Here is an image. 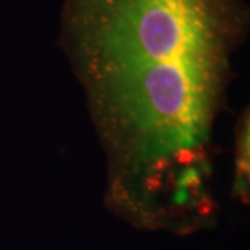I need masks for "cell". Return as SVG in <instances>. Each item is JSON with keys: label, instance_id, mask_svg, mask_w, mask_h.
<instances>
[{"label": "cell", "instance_id": "6da1fadb", "mask_svg": "<svg viewBox=\"0 0 250 250\" xmlns=\"http://www.w3.org/2000/svg\"><path fill=\"white\" fill-rule=\"evenodd\" d=\"M249 32L245 0H62L60 45L108 156L111 211L143 228L213 203L207 146Z\"/></svg>", "mask_w": 250, "mask_h": 250}, {"label": "cell", "instance_id": "7a4b0ae2", "mask_svg": "<svg viewBox=\"0 0 250 250\" xmlns=\"http://www.w3.org/2000/svg\"><path fill=\"white\" fill-rule=\"evenodd\" d=\"M235 184L233 195L242 200L249 197V117L248 111L241 120L236 134L235 149Z\"/></svg>", "mask_w": 250, "mask_h": 250}]
</instances>
